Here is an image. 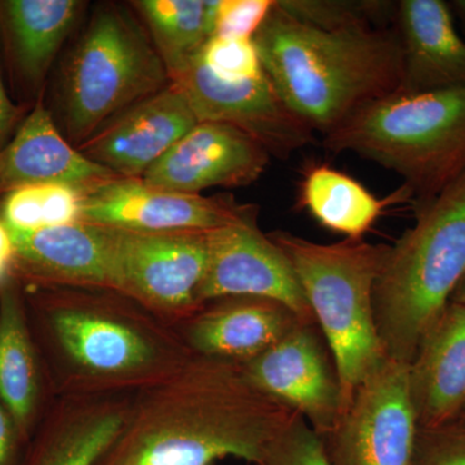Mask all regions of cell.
Returning <instances> with one entry per match:
<instances>
[{"mask_svg":"<svg viewBox=\"0 0 465 465\" xmlns=\"http://www.w3.org/2000/svg\"><path fill=\"white\" fill-rule=\"evenodd\" d=\"M418 433L409 365L388 357L322 440L332 465H412Z\"/></svg>","mask_w":465,"mask_h":465,"instance_id":"9","label":"cell"},{"mask_svg":"<svg viewBox=\"0 0 465 465\" xmlns=\"http://www.w3.org/2000/svg\"><path fill=\"white\" fill-rule=\"evenodd\" d=\"M202 65L225 82L252 81L264 75L253 39L213 36L200 52Z\"/></svg>","mask_w":465,"mask_h":465,"instance_id":"28","label":"cell"},{"mask_svg":"<svg viewBox=\"0 0 465 465\" xmlns=\"http://www.w3.org/2000/svg\"><path fill=\"white\" fill-rule=\"evenodd\" d=\"M198 124L185 92L171 82L110 119L76 149L121 179L140 180Z\"/></svg>","mask_w":465,"mask_h":465,"instance_id":"14","label":"cell"},{"mask_svg":"<svg viewBox=\"0 0 465 465\" xmlns=\"http://www.w3.org/2000/svg\"><path fill=\"white\" fill-rule=\"evenodd\" d=\"M268 237L289 260L322 329L344 410L358 385L388 358L376 327L374 290L390 246L363 240L316 243L284 231Z\"/></svg>","mask_w":465,"mask_h":465,"instance_id":"6","label":"cell"},{"mask_svg":"<svg viewBox=\"0 0 465 465\" xmlns=\"http://www.w3.org/2000/svg\"><path fill=\"white\" fill-rule=\"evenodd\" d=\"M412 465H465V425L420 430Z\"/></svg>","mask_w":465,"mask_h":465,"instance_id":"31","label":"cell"},{"mask_svg":"<svg viewBox=\"0 0 465 465\" xmlns=\"http://www.w3.org/2000/svg\"><path fill=\"white\" fill-rule=\"evenodd\" d=\"M15 259V243L12 232L0 219V282L11 275Z\"/></svg>","mask_w":465,"mask_h":465,"instance_id":"34","label":"cell"},{"mask_svg":"<svg viewBox=\"0 0 465 465\" xmlns=\"http://www.w3.org/2000/svg\"><path fill=\"white\" fill-rule=\"evenodd\" d=\"M278 7L300 23L324 30L387 27L397 2L381 0H277Z\"/></svg>","mask_w":465,"mask_h":465,"instance_id":"27","label":"cell"},{"mask_svg":"<svg viewBox=\"0 0 465 465\" xmlns=\"http://www.w3.org/2000/svg\"><path fill=\"white\" fill-rule=\"evenodd\" d=\"M259 465H332L322 439L299 416L275 440Z\"/></svg>","mask_w":465,"mask_h":465,"instance_id":"29","label":"cell"},{"mask_svg":"<svg viewBox=\"0 0 465 465\" xmlns=\"http://www.w3.org/2000/svg\"><path fill=\"white\" fill-rule=\"evenodd\" d=\"M11 232L15 243L11 275L24 287L113 290L112 229L79 222Z\"/></svg>","mask_w":465,"mask_h":465,"instance_id":"16","label":"cell"},{"mask_svg":"<svg viewBox=\"0 0 465 465\" xmlns=\"http://www.w3.org/2000/svg\"><path fill=\"white\" fill-rule=\"evenodd\" d=\"M457 423H460V424H464L465 425V411H464V414L461 415V418L459 419V420L457 421Z\"/></svg>","mask_w":465,"mask_h":465,"instance_id":"37","label":"cell"},{"mask_svg":"<svg viewBox=\"0 0 465 465\" xmlns=\"http://www.w3.org/2000/svg\"><path fill=\"white\" fill-rule=\"evenodd\" d=\"M84 191L66 183L24 186L0 201V219L9 231L35 232L81 222Z\"/></svg>","mask_w":465,"mask_h":465,"instance_id":"26","label":"cell"},{"mask_svg":"<svg viewBox=\"0 0 465 465\" xmlns=\"http://www.w3.org/2000/svg\"><path fill=\"white\" fill-rule=\"evenodd\" d=\"M0 399L27 446L54 397L30 329L25 290L12 275L0 282Z\"/></svg>","mask_w":465,"mask_h":465,"instance_id":"22","label":"cell"},{"mask_svg":"<svg viewBox=\"0 0 465 465\" xmlns=\"http://www.w3.org/2000/svg\"><path fill=\"white\" fill-rule=\"evenodd\" d=\"M173 84L185 92L198 121L231 125L271 157L286 161L316 140V133L287 106L265 73L252 81H222L202 65L198 54Z\"/></svg>","mask_w":465,"mask_h":465,"instance_id":"10","label":"cell"},{"mask_svg":"<svg viewBox=\"0 0 465 465\" xmlns=\"http://www.w3.org/2000/svg\"><path fill=\"white\" fill-rule=\"evenodd\" d=\"M420 430L457 423L465 411V305L450 302L425 333L409 365Z\"/></svg>","mask_w":465,"mask_h":465,"instance_id":"21","label":"cell"},{"mask_svg":"<svg viewBox=\"0 0 465 465\" xmlns=\"http://www.w3.org/2000/svg\"><path fill=\"white\" fill-rule=\"evenodd\" d=\"M219 0H136L140 16L171 82L183 74L213 36Z\"/></svg>","mask_w":465,"mask_h":465,"instance_id":"25","label":"cell"},{"mask_svg":"<svg viewBox=\"0 0 465 465\" xmlns=\"http://www.w3.org/2000/svg\"><path fill=\"white\" fill-rule=\"evenodd\" d=\"M323 146L399 174L414 210L423 207L465 173V87L394 92L349 116Z\"/></svg>","mask_w":465,"mask_h":465,"instance_id":"4","label":"cell"},{"mask_svg":"<svg viewBox=\"0 0 465 465\" xmlns=\"http://www.w3.org/2000/svg\"><path fill=\"white\" fill-rule=\"evenodd\" d=\"M450 302H460V304L465 305V277L457 287V290H455L454 295H452Z\"/></svg>","mask_w":465,"mask_h":465,"instance_id":"36","label":"cell"},{"mask_svg":"<svg viewBox=\"0 0 465 465\" xmlns=\"http://www.w3.org/2000/svg\"><path fill=\"white\" fill-rule=\"evenodd\" d=\"M119 179L67 142L43 96L0 150V201L36 183H66L87 193Z\"/></svg>","mask_w":465,"mask_h":465,"instance_id":"18","label":"cell"},{"mask_svg":"<svg viewBox=\"0 0 465 465\" xmlns=\"http://www.w3.org/2000/svg\"><path fill=\"white\" fill-rule=\"evenodd\" d=\"M29 112L30 109L20 105L17 101L12 100L9 96L3 81L2 66H0V150L7 145Z\"/></svg>","mask_w":465,"mask_h":465,"instance_id":"33","label":"cell"},{"mask_svg":"<svg viewBox=\"0 0 465 465\" xmlns=\"http://www.w3.org/2000/svg\"><path fill=\"white\" fill-rule=\"evenodd\" d=\"M313 327L298 324L242 367L260 391L302 416L323 439L341 418L342 396L338 372Z\"/></svg>","mask_w":465,"mask_h":465,"instance_id":"13","label":"cell"},{"mask_svg":"<svg viewBox=\"0 0 465 465\" xmlns=\"http://www.w3.org/2000/svg\"><path fill=\"white\" fill-rule=\"evenodd\" d=\"M24 290L54 399L134 394L174 374L194 356L173 326L118 291Z\"/></svg>","mask_w":465,"mask_h":465,"instance_id":"2","label":"cell"},{"mask_svg":"<svg viewBox=\"0 0 465 465\" xmlns=\"http://www.w3.org/2000/svg\"><path fill=\"white\" fill-rule=\"evenodd\" d=\"M112 229L113 290L176 329L203 305L198 290L208 262V232Z\"/></svg>","mask_w":465,"mask_h":465,"instance_id":"8","label":"cell"},{"mask_svg":"<svg viewBox=\"0 0 465 465\" xmlns=\"http://www.w3.org/2000/svg\"><path fill=\"white\" fill-rule=\"evenodd\" d=\"M271 158L258 143L231 125L200 122L140 180L152 188L183 194L241 188L258 182Z\"/></svg>","mask_w":465,"mask_h":465,"instance_id":"15","label":"cell"},{"mask_svg":"<svg viewBox=\"0 0 465 465\" xmlns=\"http://www.w3.org/2000/svg\"><path fill=\"white\" fill-rule=\"evenodd\" d=\"M273 5L274 0H219L213 36L253 39Z\"/></svg>","mask_w":465,"mask_h":465,"instance_id":"30","label":"cell"},{"mask_svg":"<svg viewBox=\"0 0 465 465\" xmlns=\"http://www.w3.org/2000/svg\"><path fill=\"white\" fill-rule=\"evenodd\" d=\"M85 5L79 0L0 2V51L20 105L32 109L43 96L52 64Z\"/></svg>","mask_w":465,"mask_h":465,"instance_id":"17","label":"cell"},{"mask_svg":"<svg viewBox=\"0 0 465 465\" xmlns=\"http://www.w3.org/2000/svg\"><path fill=\"white\" fill-rule=\"evenodd\" d=\"M253 42L275 91L323 136L402 84L396 29H320L290 16L274 0Z\"/></svg>","mask_w":465,"mask_h":465,"instance_id":"3","label":"cell"},{"mask_svg":"<svg viewBox=\"0 0 465 465\" xmlns=\"http://www.w3.org/2000/svg\"><path fill=\"white\" fill-rule=\"evenodd\" d=\"M394 24L403 56L401 91L465 87V41L448 3L401 0Z\"/></svg>","mask_w":465,"mask_h":465,"instance_id":"23","label":"cell"},{"mask_svg":"<svg viewBox=\"0 0 465 465\" xmlns=\"http://www.w3.org/2000/svg\"><path fill=\"white\" fill-rule=\"evenodd\" d=\"M131 397H56L17 465H96L121 432Z\"/></svg>","mask_w":465,"mask_h":465,"instance_id":"20","label":"cell"},{"mask_svg":"<svg viewBox=\"0 0 465 465\" xmlns=\"http://www.w3.org/2000/svg\"><path fill=\"white\" fill-rule=\"evenodd\" d=\"M298 202L323 228L360 241L388 207L412 201L403 185L381 200L349 174L318 164L302 174Z\"/></svg>","mask_w":465,"mask_h":465,"instance_id":"24","label":"cell"},{"mask_svg":"<svg viewBox=\"0 0 465 465\" xmlns=\"http://www.w3.org/2000/svg\"><path fill=\"white\" fill-rule=\"evenodd\" d=\"M259 207L231 225L207 232L208 262L198 290L201 305L231 296L275 300L314 324L298 278L282 251L260 231Z\"/></svg>","mask_w":465,"mask_h":465,"instance_id":"11","label":"cell"},{"mask_svg":"<svg viewBox=\"0 0 465 465\" xmlns=\"http://www.w3.org/2000/svg\"><path fill=\"white\" fill-rule=\"evenodd\" d=\"M449 7L451 9L452 16H457L465 25V0H454L450 3Z\"/></svg>","mask_w":465,"mask_h":465,"instance_id":"35","label":"cell"},{"mask_svg":"<svg viewBox=\"0 0 465 465\" xmlns=\"http://www.w3.org/2000/svg\"><path fill=\"white\" fill-rule=\"evenodd\" d=\"M300 323L291 309L275 300L231 296L206 302L176 330L197 356L243 365Z\"/></svg>","mask_w":465,"mask_h":465,"instance_id":"19","label":"cell"},{"mask_svg":"<svg viewBox=\"0 0 465 465\" xmlns=\"http://www.w3.org/2000/svg\"><path fill=\"white\" fill-rule=\"evenodd\" d=\"M170 84L142 21L125 5L104 3L64 61L54 118L78 148L110 119Z\"/></svg>","mask_w":465,"mask_h":465,"instance_id":"7","label":"cell"},{"mask_svg":"<svg viewBox=\"0 0 465 465\" xmlns=\"http://www.w3.org/2000/svg\"><path fill=\"white\" fill-rule=\"evenodd\" d=\"M299 414L260 391L240 363L194 354L131 397L121 432L96 465H259Z\"/></svg>","mask_w":465,"mask_h":465,"instance_id":"1","label":"cell"},{"mask_svg":"<svg viewBox=\"0 0 465 465\" xmlns=\"http://www.w3.org/2000/svg\"><path fill=\"white\" fill-rule=\"evenodd\" d=\"M255 208L232 194H183L119 179L85 193L81 222L124 231L211 232L240 222Z\"/></svg>","mask_w":465,"mask_h":465,"instance_id":"12","label":"cell"},{"mask_svg":"<svg viewBox=\"0 0 465 465\" xmlns=\"http://www.w3.org/2000/svg\"><path fill=\"white\" fill-rule=\"evenodd\" d=\"M25 449L11 412L0 399V465H17Z\"/></svg>","mask_w":465,"mask_h":465,"instance_id":"32","label":"cell"},{"mask_svg":"<svg viewBox=\"0 0 465 465\" xmlns=\"http://www.w3.org/2000/svg\"><path fill=\"white\" fill-rule=\"evenodd\" d=\"M390 246L374 290L385 353L410 365L419 345L465 277V173Z\"/></svg>","mask_w":465,"mask_h":465,"instance_id":"5","label":"cell"}]
</instances>
